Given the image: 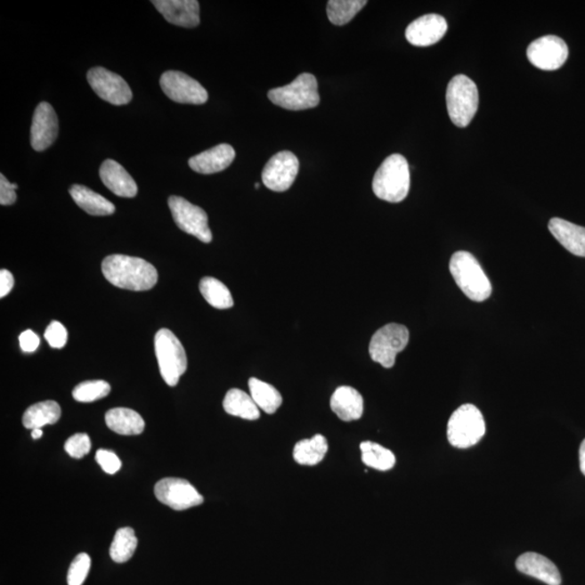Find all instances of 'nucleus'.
Instances as JSON below:
<instances>
[{
  "instance_id": "1",
  "label": "nucleus",
  "mask_w": 585,
  "mask_h": 585,
  "mask_svg": "<svg viewBox=\"0 0 585 585\" xmlns=\"http://www.w3.org/2000/svg\"><path fill=\"white\" fill-rule=\"evenodd\" d=\"M102 273L108 281L129 291H148L158 282V270L147 260L126 255H111L103 259Z\"/></svg>"
},
{
  "instance_id": "2",
  "label": "nucleus",
  "mask_w": 585,
  "mask_h": 585,
  "mask_svg": "<svg viewBox=\"0 0 585 585\" xmlns=\"http://www.w3.org/2000/svg\"><path fill=\"white\" fill-rule=\"evenodd\" d=\"M450 272L461 291L474 302H483L492 293V282L474 255L459 251L450 260Z\"/></svg>"
},
{
  "instance_id": "3",
  "label": "nucleus",
  "mask_w": 585,
  "mask_h": 585,
  "mask_svg": "<svg viewBox=\"0 0 585 585\" xmlns=\"http://www.w3.org/2000/svg\"><path fill=\"white\" fill-rule=\"evenodd\" d=\"M373 191L389 203L402 202L410 190V169L402 154L390 155L374 175Z\"/></svg>"
},
{
  "instance_id": "4",
  "label": "nucleus",
  "mask_w": 585,
  "mask_h": 585,
  "mask_svg": "<svg viewBox=\"0 0 585 585\" xmlns=\"http://www.w3.org/2000/svg\"><path fill=\"white\" fill-rule=\"evenodd\" d=\"M155 356L159 372L168 386H176L180 378L187 371L186 350L171 329H161L154 337Z\"/></svg>"
},
{
  "instance_id": "5",
  "label": "nucleus",
  "mask_w": 585,
  "mask_h": 585,
  "mask_svg": "<svg viewBox=\"0 0 585 585\" xmlns=\"http://www.w3.org/2000/svg\"><path fill=\"white\" fill-rule=\"evenodd\" d=\"M447 108L450 118L458 127H467L476 114L479 94L471 78L459 74L448 84Z\"/></svg>"
},
{
  "instance_id": "6",
  "label": "nucleus",
  "mask_w": 585,
  "mask_h": 585,
  "mask_svg": "<svg viewBox=\"0 0 585 585\" xmlns=\"http://www.w3.org/2000/svg\"><path fill=\"white\" fill-rule=\"evenodd\" d=\"M268 98L276 106L291 111L316 108L320 103L317 78L303 73L288 86L270 90Z\"/></svg>"
},
{
  "instance_id": "7",
  "label": "nucleus",
  "mask_w": 585,
  "mask_h": 585,
  "mask_svg": "<svg viewBox=\"0 0 585 585\" xmlns=\"http://www.w3.org/2000/svg\"><path fill=\"white\" fill-rule=\"evenodd\" d=\"M486 434V423L482 412L473 404H463L455 410L448 422V440L455 448L475 446Z\"/></svg>"
},
{
  "instance_id": "8",
  "label": "nucleus",
  "mask_w": 585,
  "mask_h": 585,
  "mask_svg": "<svg viewBox=\"0 0 585 585\" xmlns=\"http://www.w3.org/2000/svg\"><path fill=\"white\" fill-rule=\"evenodd\" d=\"M409 329L402 324L390 323L375 332L370 342L369 353L374 362L390 369L396 357L408 346Z\"/></svg>"
},
{
  "instance_id": "9",
  "label": "nucleus",
  "mask_w": 585,
  "mask_h": 585,
  "mask_svg": "<svg viewBox=\"0 0 585 585\" xmlns=\"http://www.w3.org/2000/svg\"><path fill=\"white\" fill-rule=\"evenodd\" d=\"M168 207L180 230L204 243L212 242L213 234L208 227L207 214L204 209L176 195L168 199Z\"/></svg>"
},
{
  "instance_id": "10",
  "label": "nucleus",
  "mask_w": 585,
  "mask_h": 585,
  "mask_svg": "<svg viewBox=\"0 0 585 585\" xmlns=\"http://www.w3.org/2000/svg\"><path fill=\"white\" fill-rule=\"evenodd\" d=\"M155 497L175 511L199 507L204 498L186 479L164 478L154 487Z\"/></svg>"
},
{
  "instance_id": "11",
  "label": "nucleus",
  "mask_w": 585,
  "mask_h": 585,
  "mask_svg": "<svg viewBox=\"0 0 585 585\" xmlns=\"http://www.w3.org/2000/svg\"><path fill=\"white\" fill-rule=\"evenodd\" d=\"M88 83L100 98L113 106H125L132 102L133 92L118 74L104 68H93L87 74Z\"/></svg>"
},
{
  "instance_id": "12",
  "label": "nucleus",
  "mask_w": 585,
  "mask_h": 585,
  "mask_svg": "<svg viewBox=\"0 0 585 585\" xmlns=\"http://www.w3.org/2000/svg\"><path fill=\"white\" fill-rule=\"evenodd\" d=\"M159 85L164 93L175 102L204 104L208 99L207 89L183 72H165L159 79Z\"/></svg>"
},
{
  "instance_id": "13",
  "label": "nucleus",
  "mask_w": 585,
  "mask_h": 585,
  "mask_svg": "<svg viewBox=\"0 0 585 585\" xmlns=\"http://www.w3.org/2000/svg\"><path fill=\"white\" fill-rule=\"evenodd\" d=\"M568 46L562 38L548 35L529 45L527 57L534 67L544 71L562 68L568 58Z\"/></svg>"
},
{
  "instance_id": "14",
  "label": "nucleus",
  "mask_w": 585,
  "mask_h": 585,
  "mask_svg": "<svg viewBox=\"0 0 585 585\" xmlns=\"http://www.w3.org/2000/svg\"><path fill=\"white\" fill-rule=\"evenodd\" d=\"M298 169V158L292 152H279L264 167L263 183L274 192L287 191L297 179Z\"/></svg>"
},
{
  "instance_id": "15",
  "label": "nucleus",
  "mask_w": 585,
  "mask_h": 585,
  "mask_svg": "<svg viewBox=\"0 0 585 585\" xmlns=\"http://www.w3.org/2000/svg\"><path fill=\"white\" fill-rule=\"evenodd\" d=\"M59 122L56 112L48 102L39 103L33 115L31 144L35 151L42 152L56 142Z\"/></svg>"
},
{
  "instance_id": "16",
  "label": "nucleus",
  "mask_w": 585,
  "mask_h": 585,
  "mask_svg": "<svg viewBox=\"0 0 585 585\" xmlns=\"http://www.w3.org/2000/svg\"><path fill=\"white\" fill-rule=\"evenodd\" d=\"M448 23L439 14H427L409 25L406 37L410 44L417 47H428L436 44L446 35Z\"/></svg>"
},
{
  "instance_id": "17",
  "label": "nucleus",
  "mask_w": 585,
  "mask_h": 585,
  "mask_svg": "<svg viewBox=\"0 0 585 585\" xmlns=\"http://www.w3.org/2000/svg\"><path fill=\"white\" fill-rule=\"evenodd\" d=\"M154 7L178 27L193 28L199 24V4L197 0H153Z\"/></svg>"
},
{
  "instance_id": "18",
  "label": "nucleus",
  "mask_w": 585,
  "mask_h": 585,
  "mask_svg": "<svg viewBox=\"0 0 585 585\" xmlns=\"http://www.w3.org/2000/svg\"><path fill=\"white\" fill-rule=\"evenodd\" d=\"M236 158V151L229 144L222 143L189 159L192 171L203 175L216 174L227 169Z\"/></svg>"
},
{
  "instance_id": "19",
  "label": "nucleus",
  "mask_w": 585,
  "mask_h": 585,
  "mask_svg": "<svg viewBox=\"0 0 585 585\" xmlns=\"http://www.w3.org/2000/svg\"><path fill=\"white\" fill-rule=\"evenodd\" d=\"M100 178L110 191L121 198H134L138 187L134 178L121 164L113 159H106L100 167Z\"/></svg>"
},
{
  "instance_id": "20",
  "label": "nucleus",
  "mask_w": 585,
  "mask_h": 585,
  "mask_svg": "<svg viewBox=\"0 0 585 585\" xmlns=\"http://www.w3.org/2000/svg\"><path fill=\"white\" fill-rule=\"evenodd\" d=\"M518 572L536 578L548 585H561L562 577L555 564L538 553H524L516 561Z\"/></svg>"
},
{
  "instance_id": "21",
  "label": "nucleus",
  "mask_w": 585,
  "mask_h": 585,
  "mask_svg": "<svg viewBox=\"0 0 585 585\" xmlns=\"http://www.w3.org/2000/svg\"><path fill=\"white\" fill-rule=\"evenodd\" d=\"M548 229L568 252L585 257V228L562 218H552Z\"/></svg>"
},
{
  "instance_id": "22",
  "label": "nucleus",
  "mask_w": 585,
  "mask_h": 585,
  "mask_svg": "<svg viewBox=\"0 0 585 585\" xmlns=\"http://www.w3.org/2000/svg\"><path fill=\"white\" fill-rule=\"evenodd\" d=\"M331 409L344 422L357 421L363 414L362 394L350 386L338 387L331 398Z\"/></svg>"
},
{
  "instance_id": "23",
  "label": "nucleus",
  "mask_w": 585,
  "mask_h": 585,
  "mask_svg": "<svg viewBox=\"0 0 585 585\" xmlns=\"http://www.w3.org/2000/svg\"><path fill=\"white\" fill-rule=\"evenodd\" d=\"M107 427L114 433L134 436L143 433L146 423L142 415L127 408H115L106 414Z\"/></svg>"
},
{
  "instance_id": "24",
  "label": "nucleus",
  "mask_w": 585,
  "mask_h": 585,
  "mask_svg": "<svg viewBox=\"0 0 585 585\" xmlns=\"http://www.w3.org/2000/svg\"><path fill=\"white\" fill-rule=\"evenodd\" d=\"M74 202L78 205L83 211L93 216H109L115 212L114 204L108 201L106 198L97 192L93 191L81 184H74L69 188Z\"/></svg>"
},
{
  "instance_id": "25",
  "label": "nucleus",
  "mask_w": 585,
  "mask_h": 585,
  "mask_svg": "<svg viewBox=\"0 0 585 585\" xmlns=\"http://www.w3.org/2000/svg\"><path fill=\"white\" fill-rule=\"evenodd\" d=\"M61 418V408L59 403L48 400V402H38L29 407L24 412L22 422L25 428H42L46 425L56 424Z\"/></svg>"
},
{
  "instance_id": "26",
  "label": "nucleus",
  "mask_w": 585,
  "mask_h": 585,
  "mask_svg": "<svg viewBox=\"0 0 585 585\" xmlns=\"http://www.w3.org/2000/svg\"><path fill=\"white\" fill-rule=\"evenodd\" d=\"M328 450L327 438L318 434L313 438L301 440L295 444L293 457L298 464L314 467L322 462Z\"/></svg>"
},
{
  "instance_id": "27",
  "label": "nucleus",
  "mask_w": 585,
  "mask_h": 585,
  "mask_svg": "<svg viewBox=\"0 0 585 585\" xmlns=\"http://www.w3.org/2000/svg\"><path fill=\"white\" fill-rule=\"evenodd\" d=\"M223 409L233 417L255 421L260 418V411L257 404L255 403L252 396L241 389H230L223 400Z\"/></svg>"
},
{
  "instance_id": "28",
  "label": "nucleus",
  "mask_w": 585,
  "mask_h": 585,
  "mask_svg": "<svg viewBox=\"0 0 585 585\" xmlns=\"http://www.w3.org/2000/svg\"><path fill=\"white\" fill-rule=\"evenodd\" d=\"M249 392L251 396L257 404L259 409L268 414L277 412V410L281 407L283 399L276 387L272 385L260 381L258 378H252L248 381Z\"/></svg>"
},
{
  "instance_id": "29",
  "label": "nucleus",
  "mask_w": 585,
  "mask_h": 585,
  "mask_svg": "<svg viewBox=\"0 0 585 585\" xmlns=\"http://www.w3.org/2000/svg\"><path fill=\"white\" fill-rule=\"evenodd\" d=\"M199 292L211 306L217 309L233 307L232 292L223 282L212 277H205L199 282Z\"/></svg>"
},
{
  "instance_id": "30",
  "label": "nucleus",
  "mask_w": 585,
  "mask_h": 585,
  "mask_svg": "<svg viewBox=\"0 0 585 585\" xmlns=\"http://www.w3.org/2000/svg\"><path fill=\"white\" fill-rule=\"evenodd\" d=\"M360 450H362V462L367 467L378 469V471H389L396 464L394 454L381 444L364 442L360 444Z\"/></svg>"
},
{
  "instance_id": "31",
  "label": "nucleus",
  "mask_w": 585,
  "mask_h": 585,
  "mask_svg": "<svg viewBox=\"0 0 585 585\" xmlns=\"http://www.w3.org/2000/svg\"><path fill=\"white\" fill-rule=\"evenodd\" d=\"M138 540L134 529L125 527L115 533L110 555L115 563L122 564L129 561L136 551Z\"/></svg>"
},
{
  "instance_id": "32",
  "label": "nucleus",
  "mask_w": 585,
  "mask_h": 585,
  "mask_svg": "<svg viewBox=\"0 0 585 585\" xmlns=\"http://www.w3.org/2000/svg\"><path fill=\"white\" fill-rule=\"evenodd\" d=\"M366 0H329L328 17L334 25H345L352 21L362 9L366 7Z\"/></svg>"
},
{
  "instance_id": "33",
  "label": "nucleus",
  "mask_w": 585,
  "mask_h": 585,
  "mask_svg": "<svg viewBox=\"0 0 585 585\" xmlns=\"http://www.w3.org/2000/svg\"><path fill=\"white\" fill-rule=\"evenodd\" d=\"M111 386L106 381H87L77 385L73 390V398L78 402H93L107 397Z\"/></svg>"
},
{
  "instance_id": "34",
  "label": "nucleus",
  "mask_w": 585,
  "mask_h": 585,
  "mask_svg": "<svg viewBox=\"0 0 585 585\" xmlns=\"http://www.w3.org/2000/svg\"><path fill=\"white\" fill-rule=\"evenodd\" d=\"M90 566H92V559H90L89 555L86 553L78 554L69 568L68 584L82 585L88 576Z\"/></svg>"
},
{
  "instance_id": "35",
  "label": "nucleus",
  "mask_w": 585,
  "mask_h": 585,
  "mask_svg": "<svg viewBox=\"0 0 585 585\" xmlns=\"http://www.w3.org/2000/svg\"><path fill=\"white\" fill-rule=\"evenodd\" d=\"M64 450L69 457L74 459H82L92 450V442L87 434H75L69 437L64 443Z\"/></svg>"
},
{
  "instance_id": "36",
  "label": "nucleus",
  "mask_w": 585,
  "mask_h": 585,
  "mask_svg": "<svg viewBox=\"0 0 585 585\" xmlns=\"http://www.w3.org/2000/svg\"><path fill=\"white\" fill-rule=\"evenodd\" d=\"M45 338L53 348L61 349L67 345L68 331L62 323L53 321L48 325Z\"/></svg>"
},
{
  "instance_id": "37",
  "label": "nucleus",
  "mask_w": 585,
  "mask_h": 585,
  "mask_svg": "<svg viewBox=\"0 0 585 585\" xmlns=\"http://www.w3.org/2000/svg\"><path fill=\"white\" fill-rule=\"evenodd\" d=\"M96 461L104 472L109 475L117 474L122 467L121 459L111 450L100 449L96 453Z\"/></svg>"
},
{
  "instance_id": "38",
  "label": "nucleus",
  "mask_w": 585,
  "mask_h": 585,
  "mask_svg": "<svg viewBox=\"0 0 585 585\" xmlns=\"http://www.w3.org/2000/svg\"><path fill=\"white\" fill-rule=\"evenodd\" d=\"M18 189V184L10 183L8 179L0 175V204L2 205H12L17 201V193L16 190Z\"/></svg>"
},
{
  "instance_id": "39",
  "label": "nucleus",
  "mask_w": 585,
  "mask_h": 585,
  "mask_svg": "<svg viewBox=\"0 0 585 585\" xmlns=\"http://www.w3.org/2000/svg\"><path fill=\"white\" fill-rule=\"evenodd\" d=\"M20 347L24 353H34L39 347L41 339L31 329H27L19 337Z\"/></svg>"
},
{
  "instance_id": "40",
  "label": "nucleus",
  "mask_w": 585,
  "mask_h": 585,
  "mask_svg": "<svg viewBox=\"0 0 585 585\" xmlns=\"http://www.w3.org/2000/svg\"><path fill=\"white\" fill-rule=\"evenodd\" d=\"M14 285V279L12 273L6 269L0 272V297L4 298L12 292Z\"/></svg>"
},
{
  "instance_id": "41",
  "label": "nucleus",
  "mask_w": 585,
  "mask_h": 585,
  "mask_svg": "<svg viewBox=\"0 0 585 585\" xmlns=\"http://www.w3.org/2000/svg\"><path fill=\"white\" fill-rule=\"evenodd\" d=\"M579 457H580V468H581V472L585 476V439L583 440L581 446H580Z\"/></svg>"
},
{
  "instance_id": "42",
  "label": "nucleus",
  "mask_w": 585,
  "mask_h": 585,
  "mask_svg": "<svg viewBox=\"0 0 585 585\" xmlns=\"http://www.w3.org/2000/svg\"><path fill=\"white\" fill-rule=\"evenodd\" d=\"M43 437V431L42 428H35L32 431V438L33 439H39Z\"/></svg>"
},
{
  "instance_id": "43",
  "label": "nucleus",
  "mask_w": 585,
  "mask_h": 585,
  "mask_svg": "<svg viewBox=\"0 0 585 585\" xmlns=\"http://www.w3.org/2000/svg\"><path fill=\"white\" fill-rule=\"evenodd\" d=\"M255 189H259V183H255Z\"/></svg>"
}]
</instances>
